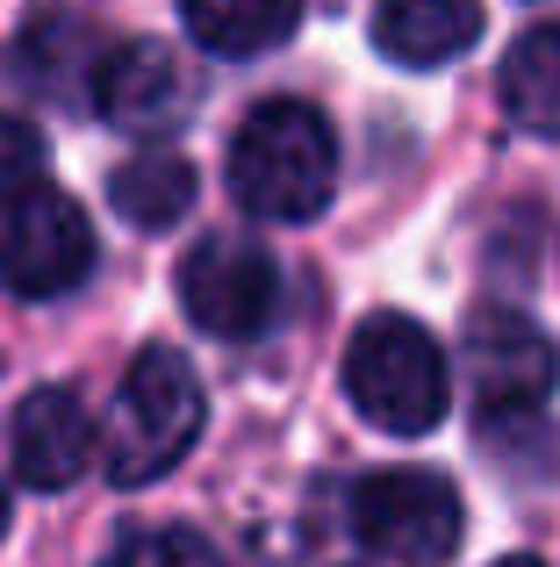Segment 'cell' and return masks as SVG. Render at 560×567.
Wrapping results in <instances>:
<instances>
[{"label": "cell", "mask_w": 560, "mask_h": 567, "mask_svg": "<svg viewBox=\"0 0 560 567\" xmlns=\"http://www.w3.org/2000/svg\"><path fill=\"white\" fill-rule=\"evenodd\" d=\"M230 194L259 223H309L338 194V137L309 101H259L230 137Z\"/></svg>", "instance_id": "cell-1"}, {"label": "cell", "mask_w": 560, "mask_h": 567, "mask_svg": "<svg viewBox=\"0 0 560 567\" xmlns=\"http://www.w3.org/2000/svg\"><path fill=\"white\" fill-rule=\"evenodd\" d=\"M201 416H209V395H201V374L187 367V352L144 346L137 360L123 367V388H115V402H108V431H101V467H108V482L144 488L166 467H180L187 445L201 439Z\"/></svg>", "instance_id": "cell-2"}, {"label": "cell", "mask_w": 560, "mask_h": 567, "mask_svg": "<svg viewBox=\"0 0 560 567\" xmlns=\"http://www.w3.org/2000/svg\"><path fill=\"white\" fill-rule=\"evenodd\" d=\"M345 395L374 431L424 439V431L446 424V402H453L446 352H438V338L417 317L374 309L345 346Z\"/></svg>", "instance_id": "cell-3"}, {"label": "cell", "mask_w": 560, "mask_h": 567, "mask_svg": "<svg viewBox=\"0 0 560 567\" xmlns=\"http://www.w3.org/2000/svg\"><path fill=\"white\" fill-rule=\"evenodd\" d=\"M352 539L381 567H453L467 539V511L446 474L381 467L352 488Z\"/></svg>", "instance_id": "cell-4"}, {"label": "cell", "mask_w": 560, "mask_h": 567, "mask_svg": "<svg viewBox=\"0 0 560 567\" xmlns=\"http://www.w3.org/2000/svg\"><path fill=\"white\" fill-rule=\"evenodd\" d=\"M180 309L195 331L245 346L280 317V259L245 230H209L180 259Z\"/></svg>", "instance_id": "cell-5"}, {"label": "cell", "mask_w": 560, "mask_h": 567, "mask_svg": "<svg viewBox=\"0 0 560 567\" xmlns=\"http://www.w3.org/2000/svg\"><path fill=\"white\" fill-rule=\"evenodd\" d=\"M94 274V223L72 194L29 187L0 208V288L22 302H58Z\"/></svg>", "instance_id": "cell-6"}, {"label": "cell", "mask_w": 560, "mask_h": 567, "mask_svg": "<svg viewBox=\"0 0 560 567\" xmlns=\"http://www.w3.org/2000/svg\"><path fill=\"white\" fill-rule=\"evenodd\" d=\"M94 109L108 115V130H123V137L166 144L173 130L195 123V109H201V72L187 65L173 43L129 37V43H115V51L101 58V72H94Z\"/></svg>", "instance_id": "cell-7"}, {"label": "cell", "mask_w": 560, "mask_h": 567, "mask_svg": "<svg viewBox=\"0 0 560 567\" xmlns=\"http://www.w3.org/2000/svg\"><path fill=\"white\" fill-rule=\"evenodd\" d=\"M467 388H475V410L489 416H539L560 388V352L518 309H481L467 323Z\"/></svg>", "instance_id": "cell-8"}, {"label": "cell", "mask_w": 560, "mask_h": 567, "mask_svg": "<svg viewBox=\"0 0 560 567\" xmlns=\"http://www.w3.org/2000/svg\"><path fill=\"white\" fill-rule=\"evenodd\" d=\"M8 460L29 488H72L86 467L101 460V431L86 416L80 388H29L14 402V424H8Z\"/></svg>", "instance_id": "cell-9"}, {"label": "cell", "mask_w": 560, "mask_h": 567, "mask_svg": "<svg viewBox=\"0 0 560 567\" xmlns=\"http://www.w3.org/2000/svg\"><path fill=\"white\" fill-rule=\"evenodd\" d=\"M108 58V43L65 8H43L22 22L8 51V80L22 86L29 101H51V109H72V101H94V72Z\"/></svg>", "instance_id": "cell-10"}, {"label": "cell", "mask_w": 560, "mask_h": 567, "mask_svg": "<svg viewBox=\"0 0 560 567\" xmlns=\"http://www.w3.org/2000/svg\"><path fill=\"white\" fill-rule=\"evenodd\" d=\"M374 51L409 72H432L481 37V0H374Z\"/></svg>", "instance_id": "cell-11"}, {"label": "cell", "mask_w": 560, "mask_h": 567, "mask_svg": "<svg viewBox=\"0 0 560 567\" xmlns=\"http://www.w3.org/2000/svg\"><path fill=\"white\" fill-rule=\"evenodd\" d=\"M180 22L209 58H259L294 37L302 0H180Z\"/></svg>", "instance_id": "cell-12"}, {"label": "cell", "mask_w": 560, "mask_h": 567, "mask_svg": "<svg viewBox=\"0 0 560 567\" xmlns=\"http://www.w3.org/2000/svg\"><path fill=\"white\" fill-rule=\"evenodd\" d=\"M496 94H504V109H510L518 130L560 137V22H539V29H525V37L510 43Z\"/></svg>", "instance_id": "cell-13"}, {"label": "cell", "mask_w": 560, "mask_h": 567, "mask_svg": "<svg viewBox=\"0 0 560 567\" xmlns=\"http://www.w3.org/2000/svg\"><path fill=\"white\" fill-rule=\"evenodd\" d=\"M108 208L137 230H173L195 208V166L180 152H144L108 173Z\"/></svg>", "instance_id": "cell-14"}, {"label": "cell", "mask_w": 560, "mask_h": 567, "mask_svg": "<svg viewBox=\"0 0 560 567\" xmlns=\"http://www.w3.org/2000/svg\"><path fill=\"white\" fill-rule=\"evenodd\" d=\"M108 567H224V554L187 525H144L108 554Z\"/></svg>", "instance_id": "cell-15"}, {"label": "cell", "mask_w": 560, "mask_h": 567, "mask_svg": "<svg viewBox=\"0 0 560 567\" xmlns=\"http://www.w3.org/2000/svg\"><path fill=\"white\" fill-rule=\"evenodd\" d=\"M29 187H43V137L22 115H0V208L22 202Z\"/></svg>", "instance_id": "cell-16"}, {"label": "cell", "mask_w": 560, "mask_h": 567, "mask_svg": "<svg viewBox=\"0 0 560 567\" xmlns=\"http://www.w3.org/2000/svg\"><path fill=\"white\" fill-rule=\"evenodd\" d=\"M496 567H547V560H532V554H510V560H496Z\"/></svg>", "instance_id": "cell-17"}, {"label": "cell", "mask_w": 560, "mask_h": 567, "mask_svg": "<svg viewBox=\"0 0 560 567\" xmlns=\"http://www.w3.org/2000/svg\"><path fill=\"white\" fill-rule=\"evenodd\" d=\"M0 532H8V482H0Z\"/></svg>", "instance_id": "cell-18"}]
</instances>
